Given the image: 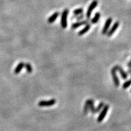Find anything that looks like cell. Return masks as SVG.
Here are the masks:
<instances>
[{
	"label": "cell",
	"instance_id": "cell-1",
	"mask_svg": "<svg viewBox=\"0 0 131 131\" xmlns=\"http://www.w3.org/2000/svg\"><path fill=\"white\" fill-rule=\"evenodd\" d=\"M98 4V2L97 0H94L91 3V4L89 6L88 9L87 10V12H86V16L87 18V20L90 19L91 16V14H92V12H93L94 9H95V7L97 6Z\"/></svg>",
	"mask_w": 131,
	"mask_h": 131
},
{
	"label": "cell",
	"instance_id": "cell-2",
	"mask_svg": "<svg viewBox=\"0 0 131 131\" xmlns=\"http://www.w3.org/2000/svg\"><path fill=\"white\" fill-rule=\"evenodd\" d=\"M69 11L67 9H66L63 11L62 12L61 18V25L63 29H65L67 26V15H68Z\"/></svg>",
	"mask_w": 131,
	"mask_h": 131
},
{
	"label": "cell",
	"instance_id": "cell-3",
	"mask_svg": "<svg viewBox=\"0 0 131 131\" xmlns=\"http://www.w3.org/2000/svg\"><path fill=\"white\" fill-rule=\"evenodd\" d=\"M109 109V106L108 105L104 106V107H103V109L101 110V112H100V115H99L98 117L97 118V121L98 123H101L103 120L104 119V118H105L106 115L107 113L108 110Z\"/></svg>",
	"mask_w": 131,
	"mask_h": 131
},
{
	"label": "cell",
	"instance_id": "cell-4",
	"mask_svg": "<svg viewBox=\"0 0 131 131\" xmlns=\"http://www.w3.org/2000/svg\"><path fill=\"white\" fill-rule=\"evenodd\" d=\"M55 99H51L49 100H42L40 101L38 104L39 107H49L53 106L56 103Z\"/></svg>",
	"mask_w": 131,
	"mask_h": 131
},
{
	"label": "cell",
	"instance_id": "cell-5",
	"mask_svg": "<svg viewBox=\"0 0 131 131\" xmlns=\"http://www.w3.org/2000/svg\"><path fill=\"white\" fill-rule=\"evenodd\" d=\"M111 75L112 76L113 80H114V83L115 86H117V87L119 86V79H118V75H117V70L115 68V67H114L111 69Z\"/></svg>",
	"mask_w": 131,
	"mask_h": 131
},
{
	"label": "cell",
	"instance_id": "cell-6",
	"mask_svg": "<svg viewBox=\"0 0 131 131\" xmlns=\"http://www.w3.org/2000/svg\"><path fill=\"white\" fill-rule=\"evenodd\" d=\"M112 22V18H109L106 21L105 26H104L102 32H101L103 35H105V34H106L107 33L109 29V27H110V24H111Z\"/></svg>",
	"mask_w": 131,
	"mask_h": 131
},
{
	"label": "cell",
	"instance_id": "cell-7",
	"mask_svg": "<svg viewBox=\"0 0 131 131\" xmlns=\"http://www.w3.org/2000/svg\"><path fill=\"white\" fill-rule=\"evenodd\" d=\"M119 23L118 22V21H116V22L114 24V25H113L111 29H110L106 34L107 36H111L112 35L114 34V32L117 30L118 27H119Z\"/></svg>",
	"mask_w": 131,
	"mask_h": 131
},
{
	"label": "cell",
	"instance_id": "cell-8",
	"mask_svg": "<svg viewBox=\"0 0 131 131\" xmlns=\"http://www.w3.org/2000/svg\"><path fill=\"white\" fill-rule=\"evenodd\" d=\"M88 20H84V21H77V22L75 23H73L71 26V28L72 29H75L79 27L83 26V25H86L87 24H88Z\"/></svg>",
	"mask_w": 131,
	"mask_h": 131
},
{
	"label": "cell",
	"instance_id": "cell-9",
	"mask_svg": "<svg viewBox=\"0 0 131 131\" xmlns=\"http://www.w3.org/2000/svg\"><path fill=\"white\" fill-rule=\"evenodd\" d=\"M94 101V100H91V99L87 100V101H86V103H85L84 107L83 109V112L84 115H86V114L89 112V110L90 109V107H91V104H92Z\"/></svg>",
	"mask_w": 131,
	"mask_h": 131
},
{
	"label": "cell",
	"instance_id": "cell-10",
	"mask_svg": "<svg viewBox=\"0 0 131 131\" xmlns=\"http://www.w3.org/2000/svg\"><path fill=\"white\" fill-rule=\"evenodd\" d=\"M115 68L116 69L117 71H118V72H119V74H120V75L121 76L122 78H123V80H126V79H127L128 77V73L123 69L122 67H121L119 66H115Z\"/></svg>",
	"mask_w": 131,
	"mask_h": 131
},
{
	"label": "cell",
	"instance_id": "cell-11",
	"mask_svg": "<svg viewBox=\"0 0 131 131\" xmlns=\"http://www.w3.org/2000/svg\"><path fill=\"white\" fill-rule=\"evenodd\" d=\"M59 15H60V12H55L54 13H53L52 15L48 19V22L49 23H52L54 22V21L57 20V18H58V16H59Z\"/></svg>",
	"mask_w": 131,
	"mask_h": 131
},
{
	"label": "cell",
	"instance_id": "cell-12",
	"mask_svg": "<svg viewBox=\"0 0 131 131\" xmlns=\"http://www.w3.org/2000/svg\"><path fill=\"white\" fill-rule=\"evenodd\" d=\"M90 29H91V25H90L89 23L87 24L86 25V26H85L83 29H81V30L78 33V35L79 36H82V35H84L86 32H87Z\"/></svg>",
	"mask_w": 131,
	"mask_h": 131
},
{
	"label": "cell",
	"instance_id": "cell-13",
	"mask_svg": "<svg viewBox=\"0 0 131 131\" xmlns=\"http://www.w3.org/2000/svg\"><path fill=\"white\" fill-rule=\"evenodd\" d=\"M24 64L25 63H23V62H20V63L18 64L17 66H16L15 69L14 70V73H15V74H18V73L21 72V70L23 69V68L24 67Z\"/></svg>",
	"mask_w": 131,
	"mask_h": 131
},
{
	"label": "cell",
	"instance_id": "cell-14",
	"mask_svg": "<svg viewBox=\"0 0 131 131\" xmlns=\"http://www.w3.org/2000/svg\"><path fill=\"white\" fill-rule=\"evenodd\" d=\"M100 18V12H96V13H95V16H94V18H93L92 19H91V23L96 24V23L98 22Z\"/></svg>",
	"mask_w": 131,
	"mask_h": 131
},
{
	"label": "cell",
	"instance_id": "cell-15",
	"mask_svg": "<svg viewBox=\"0 0 131 131\" xmlns=\"http://www.w3.org/2000/svg\"><path fill=\"white\" fill-rule=\"evenodd\" d=\"M104 106H105V104H104L103 102L100 103L99 104V105L97 107L95 108V109H94V114H96V113L98 112L99 111H100V110L102 109V108L104 107Z\"/></svg>",
	"mask_w": 131,
	"mask_h": 131
},
{
	"label": "cell",
	"instance_id": "cell-16",
	"mask_svg": "<svg viewBox=\"0 0 131 131\" xmlns=\"http://www.w3.org/2000/svg\"><path fill=\"white\" fill-rule=\"evenodd\" d=\"M84 18V15L83 13H82V14H80V15H74V16H72V17L71 18V19L72 20V19L76 18L77 21H80V20H83Z\"/></svg>",
	"mask_w": 131,
	"mask_h": 131
},
{
	"label": "cell",
	"instance_id": "cell-17",
	"mask_svg": "<svg viewBox=\"0 0 131 131\" xmlns=\"http://www.w3.org/2000/svg\"><path fill=\"white\" fill-rule=\"evenodd\" d=\"M84 12V9L83 8H79V9H76L73 11V13L75 15H79L80 14L83 13Z\"/></svg>",
	"mask_w": 131,
	"mask_h": 131
},
{
	"label": "cell",
	"instance_id": "cell-18",
	"mask_svg": "<svg viewBox=\"0 0 131 131\" xmlns=\"http://www.w3.org/2000/svg\"><path fill=\"white\" fill-rule=\"evenodd\" d=\"M24 66L25 67H26V69L28 73H31V72H32V67L31 64H30V63H26V64H24Z\"/></svg>",
	"mask_w": 131,
	"mask_h": 131
},
{
	"label": "cell",
	"instance_id": "cell-19",
	"mask_svg": "<svg viewBox=\"0 0 131 131\" xmlns=\"http://www.w3.org/2000/svg\"><path fill=\"white\" fill-rule=\"evenodd\" d=\"M131 85V79L126 81L125 83H124V84H123V88L124 89H126L128 88Z\"/></svg>",
	"mask_w": 131,
	"mask_h": 131
},
{
	"label": "cell",
	"instance_id": "cell-20",
	"mask_svg": "<svg viewBox=\"0 0 131 131\" xmlns=\"http://www.w3.org/2000/svg\"><path fill=\"white\" fill-rule=\"evenodd\" d=\"M128 66L129 67V68H131V61L128 63Z\"/></svg>",
	"mask_w": 131,
	"mask_h": 131
},
{
	"label": "cell",
	"instance_id": "cell-21",
	"mask_svg": "<svg viewBox=\"0 0 131 131\" xmlns=\"http://www.w3.org/2000/svg\"><path fill=\"white\" fill-rule=\"evenodd\" d=\"M129 72L131 73V68H129Z\"/></svg>",
	"mask_w": 131,
	"mask_h": 131
},
{
	"label": "cell",
	"instance_id": "cell-22",
	"mask_svg": "<svg viewBox=\"0 0 131 131\" xmlns=\"http://www.w3.org/2000/svg\"></svg>",
	"mask_w": 131,
	"mask_h": 131
}]
</instances>
